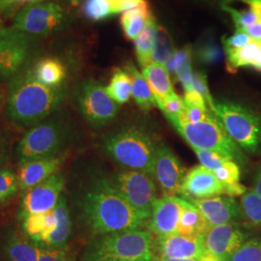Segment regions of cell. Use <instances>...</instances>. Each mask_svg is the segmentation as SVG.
Segmentation results:
<instances>
[{"instance_id":"13","label":"cell","mask_w":261,"mask_h":261,"mask_svg":"<svg viewBox=\"0 0 261 261\" xmlns=\"http://www.w3.org/2000/svg\"><path fill=\"white\" fill-rule=\"evenodd\" d=\"M252 236V229L244 223L212 226L204 234L206 252L221 261H226Z\"/></svg>"},{"instance_id":"30","label":"cell","mask_w":261,"mask_h":261,"mask_svg":"<svg viewBox=\"0 0 261 261\" xmlns=\"http://www.w3.org/2000/svg\"><path fill=\"white\" fill-rule=\"evenodd\" d=\"M227 56V70L235 72L242 67H253L261 54V43L252 42L251 44L235 49H224Z\"/></svg>"},{"instance_id":"9","label":"cell","mask_w":261,"mask_h":261,"mask_svg":"<svg viewBox=\"0 0 261 261\" xmlns=\"http://www.w3.org/2000/svg\"><path fill=\"white\" fill-rule=\"evenodd\" d=\"M66 10L56 2L31 3L16 15L12 28L32 37H47L65 28Z\"/></svg>"},{"instance_id":"45","label":"cell","mask_w":261,"mask_h":261,"mask_svg":"<svg viewBox=\"0 0 261 261\" xmlns=\"http://www.w3.org/2000/svg\"><path fill=\"white\" fill-rule=\"evenodd\" d=\"M112 8V15L123 14L128 10L139 7L146 0H108Z\"/></svg>"},{"instance_id":"40","label":"cell","mask_w":261,"mask_h":261,"mask_svg":"<svg viewBox=\"0 0 261 261\" xmlns=\"http://www.w3.org/2000/svg\"><path fill=\"white\" fill-rule=\"evenodd\" d=\"M196 153V157L198 159L199 163L202 167L209 169L210 171L215 172L217 169L221 168L224 163L229 160L224 155L211 151V150L194 149Z\"/></svg>"},{"instance_id":"60","label":"cell","mask_w":261,"mask_h":261,"mask_svg":"<svg viewBox=\"0 0 261 261\" xmlns=\"http://www.w3.org/2000/svg\"><path fill=\"white\" fill-rule=\"evenodd\" d=\"M108 261H144V260H140V259H135V260H130V259H116V260H108Z\"/></svg>"},{"instance_id":"25","label":"cell","mask_w":261,"mask_h":261,"mask_svg":"<svg viewBox=\"0 0 261 261\" xmlns=\"http://www.w3.org/2000/svg\"><path fill=\"white\" fill-rule=\"evenodd\" d=\"M166 68L169 75H175L181 83L185 92L194 89L193 87V71H192V48L190 46L175 50L170 57Z\"/></svg>"},{"instance_id":"28","label":"cell","mask_w":261,"mask_h":261,"mask_svg":"<svg viewBox=\"0 0 261 261\" xmlns=\"http://www.w3.org/2000/svg\"><path fill=\"white\" fill-rule=\"evenodd\" d=\"M209 229L205 218L196 207L183 199V209L176 233L185 236H201Z\"/></svg>"},{"instance_id":"46","label":"cell","mask_w":261,"mask_h":261,"mask_svg":"<svg viewBox=\"0 0 261 261\" xmlns=\"http://www.w3.org/2000/svg\"><path fill=\"white\" fill-rule=\"evenodd\" d=\"M21 5L20 0H0V16L2 19H10L19 13Z\"/></svg>"},{"instance_id":"21","label":"cell","mask_w":261,"mask_h":261,"mask_svg":"<svg viewBox=\"0 0 261 261\" xmlns=\"http://www.w3.org/2000/svg\"><path fill=\"white\" fill-rule=\"evenodd\" d=\"M2 251L7 261H38L39 257L37 245L27 235L16 230L6 232L2 243Z\"/></svg>"},{"instance_id":"12","label":"cell","mask_w":261,"mask_h":261,"mask_svg":"<svg viewBox=\"0 0 261 261\" xmlns=\"http://www.w3.org/2000/svg\"><path fill=\"white\" fill-rule=\"evenodd\" d=\"M65 183L64 174L58 171L40 184L23 192L19 204V218L55 209L60 196L64 193Z\"/></svg>"},{"instance_id":"6","label":"cell","mask_w":261,"mask_h":261,"mask_svg":"<svg viewBox=\"0 0 261 261\" xmlns=\"http://www.w3.org/2000/svg\"><path fill=\"white\" fill-rule=\"evenodd\" d=\"M168 119L193 149L215 151L242 168L246 166L247 157L245 152L231 140L212 112L205 120L198 123L185 121L179 116Z\"/></svg>"},{"instance_id":"33","label":"cell","mask_w":261,"mask_h":261,"mask_svg":"<svg viewBox=\"0 0 261 261\" xmlns=\"http://www.w3.org/2000/svg\"><path fill=\"white\" fill-rule=\"evenodd\" d=\"M156 21L153 18L150 19L139 37L135 40L136 55L140 65L144 68L152 63V51L154 46V36L156 29Z\"/></svg>"},{"instance_id":"59","label":"cell","mask_w":261,"mask_h":261,"mask_svg":"<svg viewBox=\"0 0 261 261\" xmlns=\"http://www.w3.org/2000/svg\"><path fill=\"white\" fill-rule=\"evenodd\" d=\"M4 29V25H3V20H2V17L0 16V30Z\"/></svg>"},{"instance_id":"27","label":"cell","mask_w":261,"mask_h":261,"mask_svg":"<svg viewBox=\"0 0 261 261\" xmlns=\"http://www.w3.org/2000/svg\"><path fill=\"white\" fill-rule=\"evenodd\" d=\"M132 80V95L135 102L143 112H149L157 106L156 99L150 89L149 84L133 63H128L125 69Z\"/></svg>"},{"instance_id":"42","label":"cell","mask_w":261,"mask_h":261,"mask_svg":"<svg viewBox=\"0 0 261 261\" xmlns=\"http://www.w3.org/2000/svg\"><path fill=\"white\" fill-rule=\"evenodd\" d=\"M193 87L194 89L200 94L204 99L208 108L210 109V112L213 113L215 109V101L210 93L208 83H207V76L202 72H196L193 74Z\"/></svg>"},{"instance_id":"22","label":"cell","mask_w":261,"mask_h":261,"mask_svg":"<svg viewBox=\"0 0 261 261\" xmlns=\"http://www.w3.org/2000/svg\"><path fill=\"white\" fill-rule=\"evenodd\" d=\"M30 67L32 74L41 84L48 87H60L64 85L67 69L59 58L54 56L42 57Z\"/></svg>"},{"instance_id":"8","label":"cell","mask_w":261,"mask_h":261,"mask_svg":"<svg viewBox=\"0 0 261 261\" xmlns=\"http://www.w3.org/2000/svg\"><path fill=\"white\" fill-rule=\"evenodd\" d=\"M74 98L79 112L94 129L110 124L119 112L120 105L114 102L106 87L93 79L76 84Z\"/></svg>"},{"instance_id":"49","label":"cell","mask_w":261,"mask_h":261,"mask_svg":"<svg viewBox=\"0 0 261 261\" xmlns=\"http://www.w3.org/2000/svg\"><path fill=\"white\" fill-rule=\"evenodd\" d=\"M241 30H243L245 33H247L254 42L261 43V21H258L251 27L244 28Z\"/></svg>"},{"instance_id":"61","label":"cell","mask_w":261,"mask_h":261,"mask_svg":"<svg viewBox=\"0 0 261 261\" xmlns=\"http://www.w3.org/2000/svg\"><path fill=\"white\" fill-rule=\"evenodd\" d=\"M70 1H71L74 5H76V4L79 3V1H80V0H70Z\"/></svg>"},{"instance_id":"54","label":"cell","mask_w":261,"mask_h":261,"mask_svg":"<svg viewBox=\"0 0 261 261\" xmlns=\"http://www.w3.org/2000/svg\"><path fill=\"white\" fill-rule=\"evenodd\" d=\"M200 260V259H199ZM194 258H169V257H154L152 261H199Z\"/></svg>"},{"instance_id":"5","label":"cell","mask_w":261,"mask_h":261,"mask_svg":"<svg viewBox=\"0 0 261 261\" xmlns=\"http://www.w3.org/2000/svg\"><path fill=\"white\" fill-rule=\"evenodd\" d=\"M69 137V123L64 114L57 111L45 120L29 128L17 144L16 157L19 164L61 155Z\"/></svg>"},{"instance_id":"31","label":"cell","mask_w":261,"mask_h":261,"mask_svg":"<svg viewBox=\"0 0 261 261\" xmlns=\"http://www.w3.org/2000/svg\"><path fill=\"white\" fill-rule=\"evenodd\" d=\"M243 223L251 229L261 230V197L252 189L247 190L239 202Z\"/></svg>"},{"instance_id":"47","label":"cell","mask_w":261,"mask_h":261,"mask_svg":"<svg viewBox=\"0 0 261 261\" xmlns=\"http://www.w3.org/2000/svg\"><path fill=\"white\" fill-rule=\"evenodd\" d=\"M11 140L7 130L0 128V168H4V165L9 159Z\"/></svg>"},{"instance_id":"57","label":"cell","mask_w":261,"mask_h":261,"mask_svg":"<svg viewBox=\"0 0 261 261\" xmlns=\"http://www.w3.org/2000/svg\"><path fill=\"white\" fill-rule=\"evenodd\" d=\"M254 70H256V71H260L261 72V54L258 56V58H257V60L255 61V63H254V65L252 67Z\"/></svg>"},{"instance_id":"36","label":"cell","mask_w":261,"mask_h":261,"mask_svg":"<svg viewBox=\"0 0 261 261\" xmlns=\"http://www.w3.org/2000/svg\"><path fill=\"white\" fill-rule=\"evenodd\" d=\"M226 261H261V236L250 237Z\"/></svg>"},{"instance_id":"51","label":"cell","mask_w":261,"mask_h":261,"mask_svg":"<svg viewBox=\"0 0 261 261\" xmlns=\"http://www.w3.org/2000/svg\"><path fill=\"white\" fill-rule=\"evenodd\" d=\"M230 1H233V0H224L223 4H226L227 2H230ZM239 1H242L244 3L248 4L250 6V9L257 15V17L259 18V20L261 21V0H239Z\"/></svg>"},{"instance_id":"4","label":"cell","mask_w":261,"mask_h":261,"mask_svg":"<svg viewBox=\"0 0 261 261\" xmlns=\"http://www.w3.org/2000/svg\"><path fill=\"white\" fill-rule=\"evenodd\" d=\"M154 245V235L143 228L99 235L87 246L83 261H152L155 257Z\"/></svg>"},{"instance_id":"2","label":"cell","mask_w":261,"mask_h":261,"mask_svg":"<svg viewBox=\"0 0 261 261\" xmlns=\"http://www.w3.org/2000/svg\"><path fill=\"white\" fill-rule=\"evenodd\" d=\"M65 96V85L46 86L35 79L31 67H27L10 80L6 116L17 127L31 128L57 112Z\"/></svg>"},{"instance_id":"52","label":"cell","mask_w":261,"mask_h":261,"mask_svg":"<svg viewBox=\"0 0 261 261\" xmlns=\"http://www.w3.org/2000/svg\"><path fill=\"white\" fill-rule=\"evenodd\" d=\"M258 196L261 197V168L258 169L256 176L254 178V183H253V189H252Z\"/></svg>"},{"instance_id":"53","label":"cell","mask_w":261,"mask_h":261,"mask_svg":"<svg viewBox=\"0 0 261 261\" xmlns=\"http://www.w3.org/2000/svg\"><path fill=\"white\" fill-rule=\"evenodd\" d=\"M6 100H7V96H6V94L4 92L3 88L0 86V117H1L2 113L5 111Z\"/></svg>"},{"instance_id":"16","label":"cell","mask_w":261,"mask_h":261,"mask_svg":"<svg viewBox=\"0 0 261 261\" xmlns=\"http://www.w3.org/2000/svg\"><path fill=\"white\" fill-rule=\"evenodd\" d=\"M154 252L156 257L200 259L206 253L204 235L185 236L169 234L155 238Z\"/></svg>"},{"instance_id":"18","label":"cell","mask_w":261,"mask_h":261,"mask_svg":"<svg viewBox=\"0 0 261 261\" xmlns=\"http://www.w3.org/2000/svg\"><path fill=\"white\" fill-rule=\"evenodd\" d=\"M179 194L183 198L204 199L224 195V188L214 172L196 166L187 172Z\"/></svg>"},{"instance_id":"37","label":"cell","mask_w":261,"mask_h":261,"mask_svg":"<svg viewBox=\"0 0 261 261\" xmlns=\"http://www.w3.org/2000/svg\"><path fill=\"white\" fill-rule=\"evenodd\" d=\"M83 11L84 17L91 21H101L113 16L108 0H85Z\"/></svg>"},{"instance_id":"7","label":"cell","mask_w":261,"mask_h":261,"mask_svg":"<svg viewBox=\"0 0 261 261\" xmlns=\"http://www.w3.org/2000/svg\"><path fill=\"white\" fill-rule=\"evenodd\" d=\"M213 114L231 140L248 154L261 153V112L232 101L215 102Z\"/></svg>"},{"instance_id":"26","label":"cell","mask_w":261,"mask_h":261,"mask_svg":"<svg viewBox=\"0 0 261 261\" xmlns=\"http://www.w3.org/2000/svg\"><path fill=\"white\" fill-rule=\"evenodd\" d=\"M153 18L154 17L152 16L147 1L142 3L139 7L124 12L122 14L120 21L126 38L135 41L139 37L150 19Z\"/></svg>"},{"instance_id":"17","label":"cell","mask_w":261,"mask_h":261,"mask_svg":"<svg viewBox=\"0 0 261 261\" xmlns=\"http://www.w3.org/2000/svg\"><path fill=\"white\" fill-rule=\"evenodd\" d=\"M183 209V198L164 196L157 198L145 227L157 237L176 233Z\"/></svg>"},{"instance_id":"20","label":"cell","mask_w":261,"mask_h":261,"mask_svg":"<svg viewBox=\"0 0 261 261\" xmlns=\"http://www.w3.org/2000/svg\"><path fill=\"white\" fill-rule=\"evenodd\" d=\"M54 210L56 217V227L50 233L47 234V236L39 239L36 242H33L39 247L45 249L65 248L72 234L73 224L67 202V197L64 193L60 196Z\"/></svg>"},{"instance_id":"34","label":"cell","mask_w":261,"mask_h":261,"mask_svg":"<svg viewBox=\"0 0 261 261\" xmlns=\"http://www.w3.org/2000/svg\"><path fill=\"white\" fill-rule=\"evenodd\" d=\"M174 53L175 49L167 28L157 24L155 29L154 46L152 51V63L166 66Z\"/></svg>"},{"instance_id":"1","label":"cell","mask_w":261,"mask_h":261,"mask_svg":"<svg viewBox=\"0 0 261 261\" xmlns=\"http://www.w3.org/2000/svg\"><path fill=\"white\" fill-rule=\"evenodd\" d=\"M80 211L95 236L142 228L145 225L111 178H96L88 185L81 197Z\"/></svg>"},{"instance_id":"56","label":"cell","mask_w":261,"mask_h":261,"mask_svg":"<svg viewBox=\"0 0 261 261\" xmlns=\"http://www.w3.org/2000/svg\"><path fill=\"white\" fill-rule=\"evenodd\" d=\"M8 31H9V28H4V29L0 30V44H1V42L6 38V36H7Z\"/></svg>"},{"instance_id":"35","label":"cell","mask_w":261,"mask_h":261,"mask_svg":"<svg viewBox=\"0 0 261 261\" xmlns=\"http://www.w3.org/2000/svg\"><path fill=\"white\" fill-rule=\"evenodd\" d=\"M19 192L17 173L12 168H0V206L8 203Z\"/></svg>"},{"instance_id":"19","label":"cell","mask_w":261,"mask_h":261,"mask_svg":"<svg viewBox=\"0 0 261 261\" xmlns=\"http://www.w3.org/2000/svg\"><path fill=\"white\" fill-rule=\"evenodd\" d=\"M66 156L61 154L55 157L36 159L19 163L18 168L19 192H25L59 171L65 162Z\"/></svg>"},{"instance_id":"55","label":"cell","mask_w":261,"mask_h":261,"mask_svg":"<svg viewBox=\"0 0 261 261\" xmlns=\"http://www.w3.org/2000/svg\"><path fill=\"white\" fill-rule=\"evenodd\" d=\"M199 261H221L220 259H218V258H216L214 257L213 255H211V254H209V253H206L204 256H202L201 258H200V260Z\"/></svg>"},{"instance_id":"43","label":"cell","mask_w":261,"mask_h":261,"mask_svg":"<svg viewBox=\"0 0 261 261\" xmlns=\"http://www.w3.org/2000/svg\"><path fill=\"white\" fill-rule=\"evenodd\" d=\"M224 49H235L245 47L252 42H254L252 38L247 33H245L241 29H236L233 35L229 37H224L222 39Z\"/></svg>"},{"instance_id":"50","label":"cell","mask_w":261,"mask_h":261,"mask_svg":"<svg viewBox=\"0 0 261 261\" xmlns=\"http://www.w3.org/2000/svg\"><path fill=\"white\" fill-rule=\"evenodd\" d=\"M53 261H74V259L65 247L62 249H54Z\"/></svg>"},{"instance_id":"48","label":"cell","mask_w":261,"mask_h":261,"mask_svg":"<svg viewBox=\"0 0 261 261\" xmlns=\"http://www.w3.org/2000/svg\"><path fill=\"white\" fill-rule=\"evenodd\" d=\"M183 100H184L185 103L190 105V106H193V107H196V108H198V109H201L203 111H210L208 109L207 103H206L205 99L200 94L198 93L197 91H196L195 89L186 91Z\"/></svg>"},{"instance_id":"58","label":"cell","mask_w":261,"mask_h":261,"mask_svg":"<svg viewBox=\"0 0 261 261\" xmlns=\"http://www.w3.org/2000/svg\"><path fill=\"white\" fill-rule=\"evenodd\" d=\"M21 1V3L22 4H24V3H36V2H40V1H42V0H20Z\"/></svg>"},{"instance_id":"41","label":"cell","mask_w":261,"mask_h":261,"mask_svg":"<svg viewBox=\"0 0 261 261\" xmlns=\"http://www.w3.org/2000/svg\"><path fill=\"white\" fill-rule=\"evenodd\" d=\"M197 56L201 62L206 64H213L221 60L222 50L218 44H216L213 40L209 39L204 41L197 50Z\"/></svg>"},{"instance_id":"14","label":"cell","mask_w":261,"mask_h":261,"mask_svg":"<svg viewBox=\"0 0 261 261\" xmlns=\"http://www.w3.org/2000/svg\"><path fill=\"white\" fill-rule=\"evenodd\" d=\"M186 173V168L172 150L160 144L154 163V177L165 196H175L180 193Z\"/></svg>"},{"instance_id":"38","label":"cell","mask_w":261,"mask_h":261,"mask_svg":"<svg viewBox=\"0 0 261 261\" xmlns=\"http://www.w3.org/2000/svg\"><path fill=\"white\" fill-rule=\"evenodd\" d=\"M156 103L167 118L180 116L185 110V102L183 98L176 93L172 94L165 99L156 100Z\"/></svg>"},{"instance_id":"11","label":"cell","mask_w":261,"mask_h":261,"mask_svg":"<svg viewBox=\"0 0 261 261\" xmlns=\"http://www.w3.org/2000/svg\"><path fill=\"white\" fill-rule=\"evenodd\" d=\"M33 38L9 28L7 36L0 44V81L11 80L27 68L35 46Z\"/></svg>"},{"instance_id":"3","label":"cell","mask_w":261,"mask_h":261,"mask_svg":"<svg viewBox=\"0 0 261 261\" xmlns=\"http://www.w3.org/2000/svg\"><path fill=\"white\" fill-rule=\"evenodd\" d=\"M158 146L149 132L140 126L124 127L103 140V150L115 162L132 170L145 172L153 178Z\"/></svg>"},{"instance_id":"39","label":"cell","mask_w":261,"mask_h":261,"mask_svg":"<svg viewBox=\"0 0 261 261\" xmlns=\"http://www.w3.org/2000/svg\"><path fill=\"white\" fill-rule=\"evenodd\" d=\"M222 7L225 12H227L231 16L236 29H244V28H249L252 24L260 21L257 15L254 12H252L251 9L240 11V10H236L232 7H229L226 4H223Z\"/></svg>"},{"instance_id":"32","label":"cell","mask_w":261,"mask_h":261,"mask_svg":"<svg viewBox=\"0 0 261 261\" xmlns=\"http://www.w3.org/2000/svg\"><path fill=\"white\" fill-rule=\"evenodd\" d=\"M106 90L114 102L119 105L128 103L132 96V80L129 73L120 68L115 69Z\"/></svg>"},{"instance_id":"24","label":"cell","mask_w":261,"mask_h":261,"mask_svg":"<svg viewBox=\"0 0 261 261\" xmlns=\"http://www.w3.org/2000/svg\"><path fill=\"white\" fill-rule=\"evenodd\" d=\"M142 75L148 83L156 100L165 99L175 93L166 66L151 63L142 68Z\"/></svg>"},{"instance_id":"44","label":"cell","mask_w":261,"mask_h":261,"mask_svg":"<svg viewBox=\"0 0 261 261\" xmlns=\"http://www.w3.org/2000/svg\"><path fill=\"white\" fill-rule=\"evenodd\" d=\"M211 113L210 111H203L201 109H198L196 107L190 106L185 103V110L184 112L179 116L185 121L191 122V123H198L203 121L209 116Z\"/></svg>"},{"instance_id":"29","label":"cell","mask_w":261,"mask_h":261,"mask_svg":"<svg viewBox=\"0 0 261 261\" xmlns=\"http://www.w3.org/2000/svg\"><path fill=\"white\" fill-rule=\"evenodd\" d=\"M214 174L224 185L225 196H242L248 190L240 182L241 167L231 160H227Z\"/></svg>"},{"instance_id":"10","label":"cell","mask_w":261,"mask_h":261,"mask_svg":"<svg viewBox=\"0 0 261 261\" xmlns=\"http://www.w3.org/2000/svg\"><path fill=\"white\" fill-rule=\"evenodd\" d=\"M111 180L145 224L157 199V188L153 177L145 172L129 169L115 173Z\"/></svg>"},{"instance_id":"23","label":"cell","mask_w":261,"mask_h":261,"mask_svg":"<svg viewBox=\"0 0 261 261\" xmlns=\"http://www.w3.org/2000/svg\"><path fill=\"white\" fill-rule=\"evenodd\" d=\"M19 219L23 234L32 242L47 236L56 227V217L54 209L44 213L27 215Z\"/></svg>"},{"instance_id":"15","label":"cell","mask_w":261,"mask_h":261,"mask_svg":"<svg viewBox=\"0 0 261 261\" xmlns=\"http://www.w3.org/2000/svg\"><path fill=\"white\" fill-rule=\"evenodd\" d=\"M183 199L195 206L203 215L209 228L216 225L243 223L240 204L231 196H218L204 199Z\"/></svg>"}]
</instances>
